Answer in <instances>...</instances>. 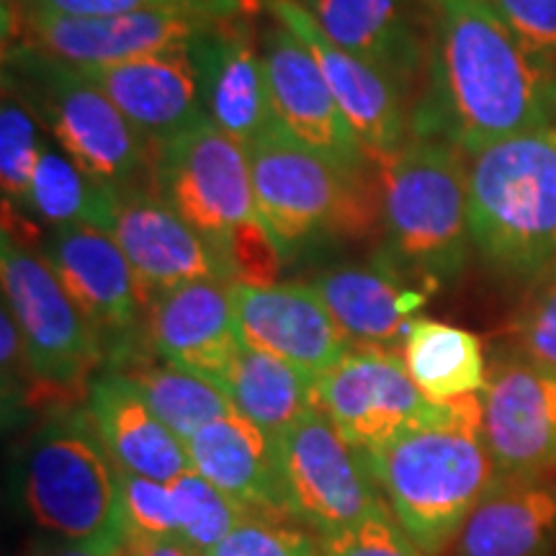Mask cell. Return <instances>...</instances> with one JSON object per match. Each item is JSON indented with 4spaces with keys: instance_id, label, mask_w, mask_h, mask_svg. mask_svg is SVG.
I'll list each match as a JSON object with an SVG mask.
<instances>
[{
    "instance_id": "obj_7",
    "label": "cell",
    "mask_w": 556,
    "mask_h": 556,
    "mask_svg": "<svg viewBox=\"0 0 556 556\" xmlns=\"http://www.w3.org/2000/svg\"><path fill=\"white\" fill-rule=\"evenodd\" d=\"M26 103L47 124L60 150L101 184L131 186L148 165L150 139L78 67L26 47L16 58Z\"/></svg>"
},
{
    "instance_id": "obj_26",
    "label": "cell",
    "mask_w": 556,
    "mask_h": 556,
    "mask_svg": "<svg viewBox=\"0 0 556 556\" xmlns=\"http://www.w3.org/2000/svg\"><path fill=\"white\" fill-rule=\"evenodd\" d=\"M417 0H304L319 29L356 58L387 70L402 86L420 65Z\"/></svg>"
},
{
    "instance_id": "obj_5",
    "label": "cell",
    "mask_w": 556,
    "mask_h": 556,
    "mask_svg": "<svg viewBox=\"0 0 556 556\" xmlns=\"http://www.w3.org/2000/svg\"><path fill=\"white\" fill-rule=\"evenodd\" d=\"M24 503L58 541L119 548L129 533L124 471L96 433L88 409L52 415L31 438L24 464Z\"/></svg>"
},
{
    "instance_id": "obj_40",
    "label": "cell",
    "mask_w": 556,
    "mask_h": 556,
    "mask_svg": "<svg viewBox=\"0 0 556 556\" xmlns=\"http://www.w3.org/2000/svg\"><path fill=\"white\" fill-rule=\"evenodd\" d=\"M116 556H197L180 539L129 531Z\"/></svg>"
},
{
    "instance_id": "obj_22",
    "label": "cell",
    "mask_w": 556,
    "mask_h": 556,
    "mask_svg": "<svg viewBox=\"0 0 556 556\" xmlns=\"http://www.w3.org/2000/svg\"><path fill=\"white\" fill-rule=\"evenodd\" d=\"M86 409L124 475L170 482L191 471L186 443L152 413L135 381L119 368L93 377Z\"/></svg>"
},
{
    "instance_id": "obj_14",
    "label": "cell",
    "mask_w": 556,
    "mask_h": 556,
    "mask_svg": "<svg viewBox=\"0 0 556 556\" xmlns=\"http://www.w3.org/2000/svg\"><path fill=\"white\" fill-rule=\"evenodd\" d=\"M268 9L312 52L371 163L394 155L407 144L405 86L371 62L338 47L319 29L317 18L299 0H268Z\"/></svg>"
},
{
    "instance_id": "obj_25",
    "label": "cell",
    "mask_w": 556,
    "mask_h": 556,
    "mask_svg": "<svg viewBox=\"0 0 556 556\" xmlns=\"http://www.w3.org/2000/svg\"><path fill=\"white\" fill-rule=\"evenodd\" d=\"M556 548V484L495 479L443 556H552Z\"/></svg>"
},
{
    "instance_id": "obj_15",
    "label": "cell",
    "mask_w": 556,
    "mask_h": 556,
    "mask_svg": "<svg viewBox=\"0 0 556 556\" xmlns=\"http://www.w3.org/2000/svg\"><path fill=\"white\" fill-rule=\"evenodd\" d=\"M479 402L497 479H541L556 467V374L510 353L486 371Z\"/></svg>"
},
{
    "instance_id": "obj_29",
    "label": "cell",
    "mask_w": 556,
    "mask_h": 556,
    "mask_svg": "<svg viewBox=\"0 0 556 556\" xmlns=\"http://www.w3.org/2000/svg\"><path fill=\"white\" fill-rule=\"evenodd\" d=\"M116 368L135 381L152 413L184 443L208 422L235 413L232 400L217 384L165 361L137 358L135 353H127Z\"/></svg>"
},
{
    "instance_id": "obj_32",
    "label": "cell",
    "mask_w": 556,
    "mask_h": 556,
    "mask_svg": "<svg viewBox=\"0 0 556 556\" xmlns=\"http://www.w3.org/2000/svg\"><path fill=\"white\" fill-rule=\"evenodd\" d=\"M41 150L45 144L31 109H26L16 96L5 93L0 106V189L5 204L26 206Z\"/></svg>"
},
{
    "instance_id": "obj_9",
    "label": "cell",
    "mask_w": 556,
    "mask_h": 556,
    "mask_svg": "<svg viewBox=\"0 0 556 556\" xmlns=\"http://www.w3.org/2000/svg\"><path fill=\"white\" fill-rule=\"evenodd\" d=\"M270 441L289 518L315 536L345 531L387 505L364 458L323 409H309Z\"/></svg>"
},
{
    "instance_id": "obj_12",
    "label": "cell",
    "mask_w": 556,
    "mask_h": 556,
    "mask_svg": "<svg viewBox=\"0 0 556 556\" xmlns=\"http://www.w3.org/2000/svg\"><path fill=\"white\" fill-rule=\"evenodd\" d=\"M315 405L361 454L400 430L443 415L448 402H433L420 392L402 353L353 348L338 366L317 377Z\"/></svg>"
},
{
    "instance_id": "obj_39",
    "label": "cell",
    "mask_w": 556,
    "mask_h": 556,
    "mask_svg": "<svg viewBox=\"0 0 556 556\" xmlns=\"http://www.w3.org/2000/svg\"><path fill=\"white\" fill-rule=\"evenodd\" d=\"M245 3L248 0H24V9L70 18H103L129 11L165 9V5H225L242 11Z\"/></svg>"
},
{
    "instance_id": "obj_41",
    "label": "cell",
    "mask_w": 556,
    "mask_h": 556,
    "mask_svg": "<svg viewBox=\"0 0 556 556\" xmlns=\"http://www.w3.org/2000/svg\"><path fill=\"white\" fill-rule=\"evenodd\" d=\"M119 548H96V546H80V544H67V541H54V544L45 546L34 556H116Z\"/></svg>"
},
{
    "instance_id": "obj_4",
    "label": "cell",
    "mask_w": 556,
    "mask_h": 556,
    "mask_svg": "<svg viewBox=\"0 0 556 556\" xmlns=\"http://www.w3.org/2000/svg\"><path fill=\"white\" fill-rule=\"evenodd\" d=\"M467 173L479 261L528 283L556 266V124L486 144Z\"/></svg>"
},
{
    "instance_id": "obj_27",
    "label": "cell",
    "mask_w": 556,
    "mask_h": 556,
    "mask_svg": "<svg viewBox=\"0 0 556 556\" xmlns=\"http://www.w3.org/2000/svg\"><path fill=\"white\" fill-rule=\"evenodd\" d=\"M219 387L232 400L235 409L268 438H276L317 407V377L245 343Z\"/></svg>"
},
{
    "instance_id": "obj_23",
    "label": "cell",
    "mask_w": 556,
    "mask_h": 556,
    "mask_svg": "<svg viewBox=\"0 0 556 556\" xmlns=\"http://www.w3.org/2000/svg\"><path fill=\"white\" fill-rule=\"evenodd\" d=\"M309 283L356 348L402 351L415 315L428 302V291L407 283L379 261L374 266L330 268Z\"/></svg>"
},
{
    "instance_id": "obj_11",
    "label": "cell",
    "mask_w": 556,
    "mask_h": 556,
    "mask_svg": "<svg viewBox=\"0 0 556 556\" xmlns=\"http://www.w3.org/2000/svg\"><path fill=\"white\" fill-rule=\"evenodd\" d=\"M227 13L240 11L225 5H165L103 18L26 11V37L34 52L73 67H99L197 45Z\"/></svg>"
},
{
    "instance_id": "obj_19",
    "label": "cell",
    "mask_w": 556,
    "mask_h": 556,
    "mask_svg": "<svg viewBox=\"0 0 556 556\" xmlns=\"http://www.w3.org/2000/svg\"><path fill=\"white\" fill-rule=\"evenodd\" d=\"M142 336L155 358L219 387L242 348L229 283L189 281L160 291L144 307Z\"/></svg>"
},
{
    "instance_id": "obj_31",
    "label": "cell",
    "mask_w": 556,
    "mask_h": 556,
    "mask_svg": "<svg viewBox=\"0 0 556 556\" xmlns=\"http://www.w3.org/2000/svg\"><path fill=\"white\" fill-rule=\"evenodd\" d=\"M173 500H176L178 539L197 556H204L217 546L250 513L225 495L197 471H186L178 479H170Z\"/></svg>"
},
{
    "instance_id": "obj_20",
    "label": "cell",
    "mask_w": 556,
    "mask_h": 556,
    "mask_svg": "<svg viewBox=\"0 0 556 556\" xmlns=\"http://www.w3.org/2000/svg\"><path fill=\"white\" fill-rule=\"evenodd\" d=\"M78 70L144 137L160 144L206 116L193 45Z\"/></svg>"
},
{
    "instance_id": "obj_24",
    "label": "cell",
    "mask_w": 556,
    "mask_h": 556,
    "mask_svg": "<svg viewBox=\"0 0 556 556\" xmlns=\"http://www.w3.org/2000/svg\"><path fill=\"white\" fill-rule=\"evenodd\" d=\"M191 469L245 507L250 516L289 518L274 441L238 409L186 441Z\"/></svg>"
},
{
    "instance_id": "obj_18",
    "label": "cell",
    "mask_w": 556,
    "mask_h": 556,
    "mask_svg": "<svg viewBox=\"0 0 556 556\" xmlns=\"http://www.w3.org/2000/svg\"><path fill=\"white\" fill-rule=\"evenodd\" d=\"M242 343L323 377L353 351L312 283H229Z\"/></svg>"
},
{
    "instance_id": "obj_21",
    "label": "cell",
    "mask_w": 556,
    "mask_h": 556,
    "mask_svg": "<svg viewBox=\"0 0 556 556\" xmlns=\"http://www.w3.org/2000/svg\"><path fill=\"white\" fill-rule=\"evenodd\" d=\"M206 116L242 144L276 127L266 62L240 13H227L193 45Z\"/></svg>"
},
{
    "instance_id": "obj_10",
    "label": "cell",
    "mask_w": 556,
    "mask_h": 556,
    "mask_svg": "<svg viewBox=\"0 0 556 556\" xmlns=\"http://www.w3.org/2000/svg\"><path fill=\"white\" fill-rule=\"evenodd\" d=\"M155 173L160 197L222 255L235 229L261 219L245 144L208 116L160 144Z\"/></svg>"
},
{
    "instance_id": "obj_28",
    "label": "cell",
    "mask_w": 556,
    "mask_h": 556,
    "mask_svg": "<svg viewBox=\"0 0 556 556\" xmlns=\"http://www.w3.org/2000/svg\"><path fill=\"white\" fill-rule=\"evenodd\" d=\"M402 361L420 392L433 402L469 397L486 384L482 340L441 319H415L402 345Z\"/></svg>"
},
{
    "instance_id": "obj_36",
    "label": "cell",
    "mask_w": 556,
    "mask_h": 556,
    "mask_svg": "<svg viewBox=\"0 0 556 556\" xmlns=\"http://www.w3.org/2000/svg\"><path fill=\"white\" fill-rule=\"evenodd\" d=\"M276 240L261 219L245 222L229 235L225 258L232 274V283H253V287H266L276 283L281 258H278Z\"/></svg>"
},
{
    "instance_id": "obj_6",
    "label": "cell",
    "mask_w": 556,
    "mask_h": 556,
    "mask_svg": "<svg viewBox=\"0 0 556 556\" xmlns=\"http://www.w3.org/2000/svg\"><path fill=\"white\" fill-rule=\"evenodd\" d=\"M258 217L283 253L330 232H361L374 222L364 176L336 168L276 124L245 144Z\"/></svg>"
},
{
    "instance_id": "obj_3",
    "label": "cell",
    "mask_w": 556,
    "mask_h": 556,
    "mask_svg": "<svg viewBox=\"0 0 556 556\" xmlns=\"http://www.w3.org/2000/svg\"><path fill=\"white\" fill-rule=\"evenodd\" d=\"M379 165V263L422 291L454 283L471 258L464 152L438 137L407 139Z\"/></svg>"
},
{
    "instance_id": "obj_17",
    "label": "cell",
    "mask_w": 556,
    "mask_h": 556,
    "mask_svg": "<svg viewBox=\"0 0 556 556\" xmlns=\"http://www.w3.org/2000/svg\"><path fill=\"white\" fill-rule=\"evenodd\" d=\"M261 52L266 62L270 106L281 129L336 168L364 176L368 160L364 144L340 111L307 47L287 26L278 24L266 31Z\"/></svg>"
},
{
    "instance_id": "obj_1",
    "label": "cell",
    "mask_w": 556,
    "mask_h": 556,
    "mask_svg": "<svg viewBox=\"0 0 556 556\" xmlns=\"http://www.w3.org/2000/svg\"><path fill=\"white\" fill-rule=\"evenodd\" d=\"M430 93L420 137L467 155L556 124V62L528 50L486 0H430Z\"/></svg>"
},
{
    "instance_id": "obj_37",
    "label": "cell",
    "mask_w": 556,
    "mask_h": 556,
    "mask_svg": "<svg viewBox=\"0 0 556 556\" xmlns=\"http://www.w3.org/2000/svg\"><path fill=\"white\" fill-rule=\"evenodd\" d=\"M124 510H127L129 531L178 539L176 500H173L170 482L124 475Z\"/></svg>"
},
{
    "instance_id": "obj_42",
    "label": "cell",
    "mask_w": 556,
    "mask_h": 556,
    "mask_svg": "<svg viewBox=\"0 0 556 556\" xmlns=\"http://www.w3.org/2000/svg\"><path fill=\"white\" fill-rule=\"evenodd\" d=\"M299 3H304V0H299Z\"/></svg>"
},
{
    "instance_id": "obj_8",
    "label": "cell",
    "mask_w": 556,
    "mask_h": 556,
    "mask_svg": "<svg viewBox=\"0 0 556 556\" xmlns=\"http://www.w3.org/2000/svg\"><path fill=\"white\" fill-rule=\"evenodd\" d=\"M0 276L37 384L60 394H73L75 389L88 392L103 345L39 248H29L3 229Z\"/></svg>"
},
{
    "instance_id": "obj_16",
    "label": "cell",
    "mask_w": 556,
    "mask_h": 556,
    "mask_svg": "<svg viewBox=\"0 0 556 556\" xmlns=\"http://www.w3.org/2000/svg\"><path fill=\"white\" fill-rule=\"evenodd\" d=\"M111 235L135 270L144 307L160 291L189 281H227L225 255L199 235L160 193L122 186Z\"/></svg>"
},
{
    "instance_id": "obj_13",
    "label": "cell",
    "mask_w": 556,
    "mask_h": 556,
    "mask_svg": "<svg viewBox=\"0 0 556 556\" xmlns=\"http://www.w3.org/2000/svg\"><path fill=\"white\" fill-rule=\"evenodd\" d=\"M37 248L99 336L103 353L114 345L122 358L127 356L131 338L142 330L144 299L114 235L90 225H62L52 227Z\"/></svg>"
},
{
    "instance_id": "obj_35",
    "label": "cell",
    "mask_w": 556,
    "mask_h": 556,
    "mask_svg": "<svg viewBox=\"0 0 556 556\" xmlns=\"http://www.w3.org/2000/svg\"><path fill=\"white\" fill-rule=\"evenodd\" d=\"M317 544L323 556H426L387 505L345 531L317 536Z\"/></svg>"
},
{
    "instance_id": "obj_38",
    "label": "cell",
    "mask_w": 556,
    "mask_h": 556,
    "mask_svg": "<svg viewBox=\"0 0 556 556\" xmlns=\"http://www.w3.org/2000/svg\"><path fill=\"white\" fill-rule=\"evenodd\" d=\"M528 50L556 62V0H486Z\"/></svg>"
},
{
    "instance_id": "obj_30",
    "label": "cell",
    "mask_w": 556,
    "mask_h": 556,
    "mask_svg": "<svg viewBox=\"0 0 556 556\" xmlns=\"http://www.w3.org/2000/svg\"><path fill=\"white\" fill-rule=\"evenodd\" d=\"M116 193L119 189L90 178L65 152L45 144L24 208L50 227L90 225L109 232Z\"/></svg>"
},
{
    "instance_id": "obj_34",
    "label": "cell",
    "mask_w": 556,
    "mask_h": 556,
    "mask_svg": "<svg viewBox=\"0 0 556 556\" xmlns=\"http://www.w3.org/2000/svg\"><path fill=\"white\" fill-rule=\"evenodd\" d=\"M204 556H323L317 536L291 518L248 516Z\"/></svg>"
},
{
    "instance_id": "obj_33",
    "label": "cell",
    "mask_w": 556,
    "mask_h": 556,
    "mask_svg": "<svg viewBox=\"0 0 556 556\" xmlns=\"http://www.w3.org/2000/svg\"><path fill=\"white\" fill-rule=\"evenodd\" d=\"M510 336V353L556 374V266L531 281V289L513 319Z\"/></svg>"
},
{
    "instance_id": "obj_2",
    "label": "cell",
    "mask_w": 556,
    "mask_h": 556,
    "mask_svg": "<svg viewBox=\"0 0 556 556\" xmlns=\"http://www.w3.org/2000/svg\"><path fill=\"white\" fill-rule=\"evenodd\" d=\"M368 477L405 533L426 556H443L458 528L495 484L482 433L479 394L446 413L361 451Z\"/></svg>"
}]
</instances>
